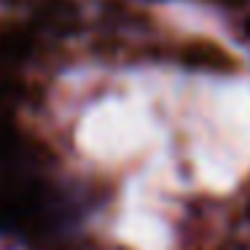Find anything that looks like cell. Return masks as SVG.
<instances>
[{
    "label": "cell",
    "mask_w": 250,
    "mask_h": 250,
    "mask_svg": "<svg viewBox=\"0 0 250 250\" xmlns=\"http://www.w3.org/2000/svg\"><path fill=\"white\" fill-rule=\"evenodd\" d=\"M41 215H43V191L38 186H0V229L22 231Z\"/></svg>",
    "instance_id": "6da1fadb"
},
{
    "label": "cell",
    "mask_w": 250,
    "mask_h": 250,
    "mask_svg": "<svg viewBox=\"0 0 250 250\" xmlns=\"http://www.w3.org/2000/svg\"><path fill=\"white\" fill-rule=\"evenodd\" d=\"M229 3H242V0H229Z\"/></svg>",
    "instance_id": "7a4b0ae2"
}]
</instances>
